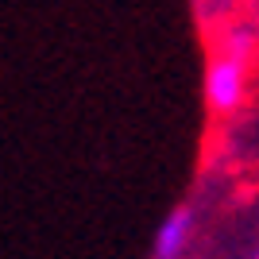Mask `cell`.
Returning a JSON list of instances; mask_svg holds the SVG:
<instances>
[{
	"mask_svg": "<svg viewBox=\"0 0 259 259\" xmlns=\"http://www.w3.org/2000/svg\"><path fill=\"white\" fill-rule=\"evenodd\" d=\"M244 66L248 62H240L232 54H225V58L213 62L209 81H205V93H209V101H213V108L228 112V108L240 105V97H244Z\"/></svg>",
	"mask_w": 259,
	"mask_h": 259,
	"instance_id": "cell-1",
	"label": "cell"
},
{
	"mask_svg": "<svg viewBox=\"0 0 259 259\" xmlns=\"http://www.w3.org/2000/svg\"><path fill=\"white\" fill-rule=\"evenodd\" d=\"M190 228H194V213L190 209H174L166 221H162L159 236H155V259H178L190 240Z\"/></svg>",
	"mask_w": 259,
	"mask_h": 259,
	"instance_id": "cell-2",
	"label": "cell"
},
{
	"mask_svg": "<svg viewBox=\"0 0 259 259\" xmlns=\"http://www.w3.org/2000/svg\"><path fill=\"white\" fill-rule=\"evenodd\" d=\"M251 47H255L251 27H232V31L225 35V51L232 54V58H240V62H248V58H251Z\"/></svg>",
	"mask_w": 259,
	"mask_h": 259,
	"instance_id": "cell-3",
	"label": "cell"
}]
</instances>
